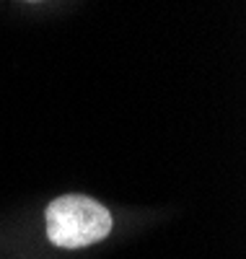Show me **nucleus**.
<instances>
[{"label": "nucleus", "mask_w": 246, "mask_h": 259, "mask_svg": "<svg viewBox=\"0 0 246 259\" xmlns=\"http://www.w3.org/2000/svg\"><path fill=\"white\" fill-rule=\"evenodd\" d=\"M50 241L60 249H83L111 233V212L86 194H62L44 215Z\"/></svg>", "instance_id": "obj_1"}]
</instances>
